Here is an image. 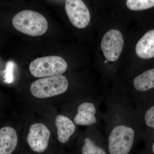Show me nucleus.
<instances>
[{
    "label": "nucleus",
    "instance_id": "7ed1b4c3",
    "mask_svg": "<svg viewBox=\"0 0 154 154\" xmlns=\"http://www.w3.org/2000/svg\"><path fill=\"white\" fill-rule=\"evenodd\" d=\"M14 28L21 33L32 36H41L47 31V20L41 14L25 10L15 15L12 20Z\"/></svg>",
    "mask_w": 154,
    "mask_h": 154
},
{
    "label": "nucleus",
    "instance_id": "dca6fc26",
    "mask_svg": "<svg viewBox=\"0 0 154 154\" xmlns=\"http://www.w3.org/2000/svg\"><path fill=\"white\" fill-rule=\"evenodd\" d=\"M142 139L146 142V150L154 154V130L142 131Z\"/></svg>",
    "mask_w": 154,
    "mask_h": 154
},
{
    "label": "nucleus",
    "instance_id": "9d476101",
    "mask_svg": "<svg viewBox=\"0 0 154 154\" xmlns=\"http://www.w3.org/2000/svg\"><path fill=\"white\" fill-rule=\"evenodd\" d=\"M50 137V132L47 127L43 123H35L30 126L27 142L33 151L42 153L47 148Z\"/></svg>",
    "mask_w": 154,
    "mask_h": 154
},
{
    "label": "nucleus",
    "instance_id": "9b49d317",
    "mask_svg": "<svg viewBox=\"0 0 154 154\" xmlns=\"http://www.w3.org/2000/svg\"><path fill=\"white\" fill-rule=\"evenodd\" d=\"M142 131L154 130V95L134 105Z\"/></svg>",
    "mask_w": 154,
    "mask_h": 154
},
{
    "label": "nucleus",
    "instance_id": "0eeeda50",
    "mask_svg": "<svg viewBox=\"0 0 154 154\" xmlns=\"http://www.w3.org/2000/svg\"><path fill=\"white\" fill-rule=\"evenodd\" d=\"M80 144L81 154H109L105 136L97 126L88 127Z\"/></svg>",
    "mask_w": 154,
    "mask_h": 154
},
{
    "label": "nucleus",
    "instance_id": "f8f14e48",
    "mask_svg": "<svg viewBox=\"0 0 154 154\" xmlns=\"http://www.w3.org/2000/svg\"><path fill=\"white\" fill-rule=\"evenodd\" d=\"M55 123L57 128L58 140L63 144L67 143L75 134L76 125L71 119L63 115L57 116Z\"/></svg>",
    "mask_w": 154,
    "mask_h": 154
},
{
    "label": "nucleus",
    "instance_id": "39448f33",
    "mask_svg": "<svg viewBox=\"0 0 154 154\" xmlns=\"http://www.w3.org/2000/svg\"><path fill=\"white\" fill-rule=\"evenodd\" d=\"M67 79L63 75L42 78L33 82L30 87L33 96L40 99L49 98L64 94L69 89Z\"/></svg>",
    "mask_w": 154,
    "mask_h": 154
},
{
    "label": "nucleus",
    "instance_id": "1a4fd4ad",
    "mask_svg": "<svg viewBox=\"0 0 154 154\" xmlns=\"http://www.w3.org/2000/svg\"><path fill=\"white\" fill-rule=\"evenodd\" d=\"M65 10L70 21L76 28H86L91 21L90 11L82 0H66Z\"/></svg>",
    "mask_w": 154,
    "mask_h": 154
},
{
    "label": "nucleus",
    "instance_id": "f257e3e1",
    "mask_svg": "<svg viewBox=\"0 0 154 154\" xmlns=\"http://www.w3.org/2000/svg\"><path fill=\"white\" fill-rule=\"evenodd\" d=\"M106 111L102 120L109 154H133L142 130L135 107L122 88L104 92Z\"/></svg>",
    "mask_w": 154,
    "mask_h": 154
},
{
    "label": "nucleus",
    "instance_id": "4468645a",
    "mask_svg": "<svg viewBox=\"0 0 154 154\" xmlns=\"http://www.w3.org/2000/svg\"><path fill=\"white\" fill-rule=\"evenodd\" d=\"M135 52L139 57L148 60L154 57V30L148 31L138 42Z\"/></svg>",
    "mask_w": 154,
    "mask_h": 154
},
{
    "label": "nucleus",
    "instance_id": "f03ea898",
    "mask_svg": "<svg viewBox=\"0 0 154 154\" xmlns=\"http://www.w3.org/2000/svg\"><path fill=\"white\" fill-rule=\"evenodd\" d=\"M104 99V93L89 95L77 105L72 121L77 125L96 126L99 128L103 114L100 107Z\"/></svg>",
    "mask_w": 154,
    "mask_h": 154
},
{
    "label": "nucleus",
    "instance_id": "423d86ee",
    "mask_svg": "<svg viewBox=\"0 0 154 154\" xmlns=\"http://www.w3.org/2000/svg\"><path fill=\"white\" fill-rule=\"evenodd\" d=\"M68 68L63 58L57 56L44 57L33 60L29 66L31 74L36 78H45L63 74Z\"/></svg>",
    "mask_w": 154,
    "mask_h": 154
},
{
    "label": "nucleus",
    "instance_id": "a211bd4d",
    "mask_svg": "<svg viewBox=\"0 0 154 154\" xmlns=\"http://www.w3.org/2000/svg\"><path fill=\"white\" fill-rule=\"evenodd\" d=\"M144 154H152L151 153H150L149 152H148L146 150H145L144 151Z\"/></svg>",
    "mask_w": 154,
    "mask_h": 154
},
{
    "label": "nucleus",
    "instance_id": "f3484780",
    "mask_svg": "<svg viewBox=\"0 0 154 154\" xmlns=\"http://www.w3.org/2000/svg\"><path fill=\"white\" fill-rule=\"evenodd\" d=\"M14 66V63L10 61L7 63L5 70V82L7 84H10L14 81L13 70Z\"/></svg>",
    "mask_w": 154,
    "mask_h": 154
},
{
    "label": "nucleus",
    "instance_id": "20e7f679",
    "mask_svg": "<svg viewBox=\"0 0 154 154\" xmlns=\"http://www.w3.org/2000/svg\"><path fill=\"white\" fill-rule=\"evenodd\" d=\"M122 89L134 106L154 95V68L137 75L129 87Z\"/></svg>",
    "mask_w": 154,
    "mask_h": 154
},
{
    "label": "nucleus",
    "instance_id": "ddd939ff",
    "mask_svg": "<svg viewBox=\"0 0 154 154\" xmlns=\"http://www.w3.org/2000/svg\"><path fill=\"white\" fill-rule=\"evenodd\" d=\"M18 143L16 130L11 127L0 129V154H12Z\"/></svg>",
    "mask_w": 154,
    "mask_h": 154
},
{
    "label": "nucleus",
    "instance_id": "2eb2a0df",
    "mask_svg": "<svg viewBox=\"0 0 154 154\" xmlns=\"http://www.w3.org/2000/svg\"><path fill=\"white\" fill-rule=\"evenodd\" d=\"M126 5L131 11H143L154 7V0H127Z\"/></svg>",
    "mask_w": 154,
    "mask_h": 154
},
{
    "label": "nucleus",
    "instance_id": "6e6552de",
    "mask_svg": "<svg viewBox=\"0 0 154 154\" xmlns=\"http://www.w3.org/2000/svg\"><path fill=\"white\" fill-rule=\"evenodd\" d=\"M124 45V38L119 30L111 29L103 36L101 48L107 60L115 62L119 58Z\"/></svg>",
    "mask_w": 154,
    "mask_h": 154
}]
</instances>
